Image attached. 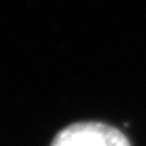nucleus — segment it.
<instances>
[{
    "label": "nucleus",
    "instance_id": "obj_1",
    "mask_svg": "<svg viewBox=\"0 0 146 146\" xmlns=\"http://www.w3.org/2000/svg\"><path fill=\"white\" fill-rule=\"evenodd\" d=\"M50 146H131L129 138L103 122H77L57 133Z\"/></svg>",
    "mask_w": 146,
    "mask_h": 146
}]
</instances>
